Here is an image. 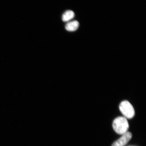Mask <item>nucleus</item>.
Listing matches in <instances>:
<instances>
[{
    "mask_svg": "<svg viewBox=\"0 0 146 146\" xmlns=\"http://www.w3.org/2000/svg\"><path fill=\"white\" fill-rule=\"evenodd\" d=\"M74 13L71 10L66 11L62 16V19L64 22H67L72 19L74 17Z\"/></svg>",
    "mask_w": 146,
    "mask_h": 146,
    "instance_id": "5",
    "label": "nucleus"
},
{
    "mask_svg": "<svg viewBox=\"0 0 146 146\" xmlns=\"http://www.w3.org/2000/svg\"><path fill=\"white\" fill-rule=\"evenodd\" d=\"M112 126L115 132L118 134L122 135L127 132L129 128L127 119L123 116L118 117L115 119Z\"/></svg>",
    "mask_w": 146,
    "mask_h": 146,
    "instance_id": "1",
    "label": "nucleus"
},
{
    "mask_svg": "<svg viewBox=\"0 0 146 146\" xmlns=\"http://www.w3.org/2000/svg\"><path fill=\"white\" fill-rule=\"evenodd\" d=\"M132 134L130 132H127L123 135L121 137L115 141L112 146H125L132 137Z\"/></svg>",
    "mask_w": 146,
    "mask_h": 146,
    "instance_id": "3",
    "label": "nucleus"
},
{
    "mask_svg": "<svg viewBox=\"0 0 146 146\" xmlns=\"http://www.w3.org/2000/svg\"><path fill=\"white\" fill-rule=\"evenodd\" d=\"M119 108L124 117L127 119H131L134 117L135 111L130 102L127 100L122 102L120 104Z\"/></svg>",
    "mask_w": 146,
    "mask_h": 146,
    "instance_id": "2",
    "label": "nucleus"
},
{
    "mask_svg": "<svg viewBox=\"0 0 146 146\" xmlns=\"http://www.w3.org/2000/svg\"><path fill=\"white\" fill-rule=\"evenodd\" d=\"M79 23L77 21L70 22L67 24L65 26L66 30L69 32H73L77 30L79 27Z\"/></svg>",
    "mask_w": 146,
    "mask_h": 146,
    "instance_id": "4",
    "label": "nucleus"
}]
</instances>
